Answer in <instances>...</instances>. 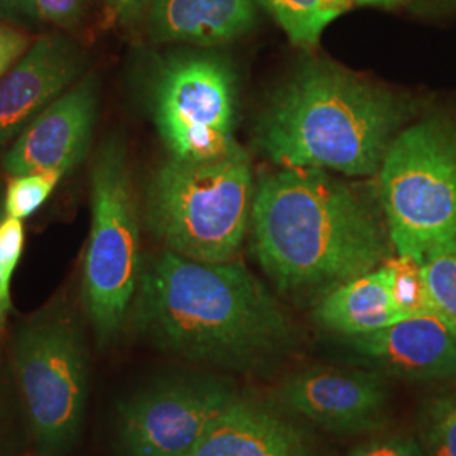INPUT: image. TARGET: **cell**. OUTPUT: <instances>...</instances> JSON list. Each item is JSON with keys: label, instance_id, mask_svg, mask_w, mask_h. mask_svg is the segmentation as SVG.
<instances>
[{"label": "cell", "instance_id": "cell-1", "mask_svg": "<svg viewBox=\"0 0 456 456\" xmlns=\"http://www.w3.org/2000/svg\"><path fill=\"white\" fill-rule=\"evenodd\" d=\"M135 330L166 354L225 370H259L284 357L294 326L240 262H198L164 250L141 273Z\"/></svg>", "mask_w": 456, "mask_h": 456}, {"label": "cell", "instance_id": "cell-30", "mask_svg": "<svg viewBox=\"0 0 456 456\" xmlns=\"http://www.w3.org/2000/svg\"><path fill=\"white\" fill-rule=\"evenodd\" d=\"M406 0H362V5H395Z\"/></svg>", "mask_w": 456, "mask_h": 456}, {"label": "cell", "instance_id": "cell-11", "mask_svg": "<svg viewBox=\"0 0 456 456\" xmlns=\"http://www.w3.org/2000/svg\"><path fill=\"white\" fill-rule=\"evenodd\" d=\"M276 395L282 408L340 435L379 428L387 406V389L379 374L331 367L296 372Z\"/></svg>", "mask_w": 456, "mask_h": 456}, {"label": "cell", "instance_id": "cell-7", "mask_svg": "<svg viewBox=\"0 0 456 456\" xmlns=\"http://www.w3.org/2000/svg\"><path fill=\"white\" fill-rule=\"evenodd\" d=\"M11 363L41 453H66L80 436L88 397L82 322L65 305L36 313L14 335Z\"/></svg>", "mask_w": 456, "mask_h": 456}, {"label": "cell", "instance_id": "cell-15", "mask_svg": "<svg viewBox=\"0 0 456 456\" xmlns=\"http://www.w3.org/2000/svg\"><path fill=\"white\" fill-rule=\"evenodd\" d=\"M154 39L218 46L248 33L257 22L254 0H149Z\"/></svg>", "mask_w": 456, "mask_h": 456}, {"label": "cell", "instance_id": "cell-31", "mask_svg": "<svg viewBox=\"0 0 456 456\" xmlns=\"http://www.w3.org/2000/svg\"><path fill=\"white\" fill-rule=\"evenodd\" d=\"M2 374H0V431H2V421H4V397H2Z\"/></svg>", "mask_w": 456, "mask_h": 456}, {"label": "cell", "instance_id": "cell-16", "mask_svg": "<svg viewBox=\"0 0 456 456\" xmlns=\"http://www.w3.org/2000/svg\"><path fill=\"white\" fill-rule=\"evenodd\" d=\"M314 320L326 330L350 338L404 320L394 299L389 269L382 264L326 293L314 311Z\"/></svg>", "mask_w": 456, "mask_h": 456}, {"label": "cell", "instance_id": "cell-5", "mask_svg": "<svg viewBox=\"0 0 456 456\" xmlns=\"http://www.w3.org/2000/svg\"><path fill=\"white\" fill-rule=\"evenodd\" d=\"M380 201L397 256L456 254V127L426 118L399 132L380 167Z\"/></svg>", "mask_w": 456, "mask_h": 456}, {"label": "cell", "instance_id": "cell-12", "mask_svg": "<svg viewBox=\"0 0 456 456\" xmlns=\"http://www.w3.org/2000/svg\"><path fill=\"white\" fill-rule=\"evenodd\" d=\"M88 68L83 49L63 34L39 36L0 78V154Z\"/></svg>", "mask_w": 456, "mask_h": 456}, {"label": "cell", "instance_id": "cell-21", "mask_svg": "<svg viewBox=\"0 0 456 456\" xmlns=\"http://www.w3.org/2000/svg\"><path fill=\"white\" fill-rule=\"evenodd\" d=\"M424 277L435 310L456 337V254L426 262Z\"/></svg>", "mask_w": 456, "mask_h": 456}, {"label": "cell", "instance_id": "cell-9", "mask_svg": "<svg viewBox=\"0 0 456 456\" xmlns=\"http://www.w3.org/2000/svg\"><path fill=\"white\" fill-rule=\"evenodd\" d=\"M240 395L216 377L163 379L118 406L124 456H183Z\"/></svg>", "mask_w": 456, "mask_h": 456}, {"label": "cell", "instance_id": "cell-18", "mask_svg": "<svg viewBox=\"0 0 456 456\" xmlns=\"http://www.w3.org/2000/svg\"><path fill=\"white\" fill-rule=\"evenodd\" d=\"M65 171L51 169L31 175L11 176L4 190V210L7 216L24 220L37 212L63 180Z\"/></svg>", "mask_w": 456, "mask_h": 456}, {"label": "cell", "instance_id": "cell-14", "mask_svg": "<svg viewBox=\"0 0 456 456\" xmlns=\"http://www.w3.org/2000/svg\"><path fill=\"white\" fill-rule=\"evenodd\" d=\"M183 456H313L308 436L289 419L239 397Z\"/></svg>", "mask_w": 456, "mask_h": 456}, {"label": "cell", "instance_id": "cell-28", "mask_svg": "<svg viewBox=\"0 0 456 456\" xmlns=\"http://www.w3.org/2000/svg\"><path fill=\"white\" fill-rule=\"evenodd\" d=\"M362 5V0H318V14H316V26L318 31L323 33L326 26L342 16L346 11Z\"/></svg>", "mask_w": 456, "mask_h": 456}, {"label": "cell", "instance_id": "cell-22", "mask_svg": "<svg viewBox=\"0 0 456 456\" xmlns=\"http://www.w3.org/2000/svg\"><path fill=\"white\" fill-rule=\"evenodd\" d=\"M24 250V224L22 220L4 215L0 222V277L11 288L17 264Z\"/></svg>", "mask_w": 456, "mask_h": 456}, {"label": "cell", "instance_id": "cell-13", "mask_svg": "<svg viewBox=\"0 0 456 456\" xmlns=\"http://www.w3.org/2000/svg\"><path fill=\"white\" fill-rule=\"evenodd\" d=\"M352 348L409 380L456 377V337L438 314L404 318L374 333L354 337Z\"/></svg>", "mask_w": 456, "mask_h": 456}, {"label": "cell", "instance_id": "cell-27", "mask_svg": "<svg viewBox=\"0 0 456 456\" xmlns=\"http://www.w3.org/2000/svg\"><path fill=\"white\" fill-rule=\"evenodd\" d=\"M110 16L122 26H134L146 16L149 0H103Z\"/></svg>", "mask_w": 456, "mask_h": 456}, {"label": "cell", "instance_id": "cell-4", "mask_svg": "<svg viewBox=\"0 0 456 456\" xmlns=\"http://www.w3.org/2000/svg\"><path fill=\"white\" fill-rule=\"evenodd\" d=\"M254 203L252 166L242 147L208 161L169 158L147 183L144 218L166 250L198 262L239 254Z\"/></svg>", "mask_w": 456, "mask_h": 456}, {"label": "cell", "instance_id": "cell-24", "mask_svg": "<svg viewBox=\"0 0 456 456\" xmlns=\"http://www.w3.org/2000/svg\"><path fill=\"white\" fill-rule=\"evenodd\" d=\"M33 41L20 28L0 20V78L31 48Z\"/></svg>", "mask_w": 456, "mask_h": 456}, {"label": "cell", "instance_id": "cell-3", "mask_svg": "<svg viewBox=\"0 0 456 456\" xmlns=\"http://www.w3.org/2000/svg\"><path fill=\"white\" fill-rule=\"evenodd\" d=\"M408 102L340 66L313 61L284 83L256 127L281 167L372 176L411 117Z\"/></svg>", "mask_w": 456, "mask_h": 456}, {"label": "cell", "instance_id": "cell-29", "mask_svg": "<svg viewBox=\"0 0 456 456\" xmlns=\"http://www.w3.org/2000/svg\"><path fill=\"white\" fill-rule=\"evenodd\" d=\"M5 215L4 210V191H0V222ZM11 310V288H7L4 282H2V277H0V337L5 330V323H7V314Z\"/></svg>", "mask_w": 456, "mask_h": 456}, {"label": "cell", "instance_id": "cell-26", "mask_svg": "<svg viewBox=\"0 0 456 456\" xmlns=\"http://www.w3.org/2000/svg\"><path fill=\"white\" fill-rule=\"evenodd\" d=\"M0 20L17 28H28L41 19L37 16L34 0H0Z\"/></svg>", "mask_w": 456, "mask_h": 456}, {"label": "cell", "instance_id": "cell-23", "mask_svg": "<svg viewBox=\"0 0 456 456\" xmlns=\"http://www.w3.org/2000/svg\"><path fill=\"white\" fill-rule=\"evenodd\" d=\"M37 16L60 29H75L86 12V0H34Z\"/></svg>", "mask_w": 456, "mask_h": 456}, {"label": "cell", "instance_id": "cell-6", "mask_svg": "<svg viewBox=\"0 0 456 456\" xmlns=\"http://www.w3.org/2000/svg\"><path fill=\"white\" fill-rule=\"evenodd\" d=\"M92 225L85 248L82 297L98 343L107 346L126 323L141 279V222L126 144L109 137L92 175Z\"/></svg>", "mask_w": 456, "mask_h": 456}, {"label": "cell", "instance_id": "cell-25", "mask_svg": "<svg viewBox=\"0 0 456 456\" xmlns=\"http://www.w3.org/2000/svg\"><path fill=\"white\" fill-rule=\"evenodd\" d=\"M352 456H423V453L412 438L391 436L372 441L359 448Z\"/></svg>", "mask_w": 456, "mask_h": 456}, {"label": "cell", "instance_id": "cell-8", "mask_svg": "<svg viewBox=\"0 0 456 456\" xmlns=\"http://www.w3.org/2000/svg\"><path fill=\"white\" fill-rule=\"evenodd\" d=\"M149 102L171 158L208 161L237 146L235 77L222 58L200 53L171 56L156 71Z\"/></svg>", "mask_w": 456, "mask_h": 456}, {"label": "cell", "instance_id": "cell-10", "mask_svg": "<svg viewBox=\"0 0 456 456\" xmlns=\"http://www.w3.org/2000/svg\"><path fill=\"white\" fill-rule=\"evenodd\" d=\"M100 105L97 75L88 73L34 118L2 156L9 176L71 171L88 156Z\"/></svg>", "mask_w": 456, "mask_h": 456}, {"label": "cell", "instance_id": "cell-20", "mask_svg": "<svg viewBox=\"0 0 456 456\" xmlns=\"http://www.w3.org/2000/svg\"><path fill=\"white\" fill-rule=\"evenodd\" d=\"M296 46L313 48L322 33L316 26L318 0H261Z\"/></svg>", "mask_w": 456, "mask_h": 456}, {"label": "cell", "instance_id": "cell-2", "mask_svg": "<svg viewBox=\"0 0 456 456\" xmlns=\"http://www.w3.org/2000/svg\"><path fill=\"white\" fill-rule=\"evenodd\" d=\"M250 227L256 257L281 293H330L391 257L387 224L374 205L323 169L265 176Z\"/></svg>", "mask_w": 456, "mask_h": 456}, {"label": "cell", "instance_id": "cell-19", "mask_svg": "<svg viewBox=\"0 0 456 456\" xmlns=\"http://www.w3.org/2000/svg\"><path fill=\"white\" fill-rule=\"evenodd\" d=\"M421 435L428 456H456V386L426 404Z\"/></svg>", "mask_w": 456, "mask_h": 456}, {"label": "cell", "instance_id": "cell-17", "mask_svg": "<svg viewBox=\"0 0 456 456\" xmlns=\"http://www.w3.org/2000/svg\"><path fill=\"white\" fill-rule=\"evenodd\" d=\"M391 274L392 293L404 318L438 314L424 277V265L408 256H395L384 262Z\"/></svg>", "mask_w": 456, "mask_h": 456}]
</instances>
